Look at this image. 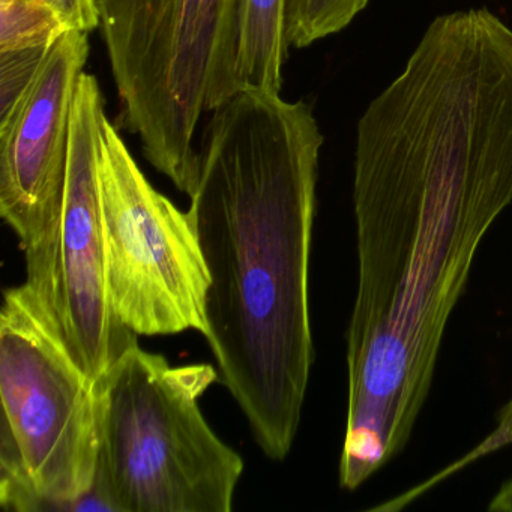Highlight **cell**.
Masks as SVG:
<instances>
[{"mask_svg":"<svg viewBox=\"0 0 512 512\" xmlns=\"http://www.w3.org/2000/svg\"><path fill=\"white\" fill-rule=\"evenodd\" d=\"M490 512H512V478L503 482L488 505Z\"/></svg>","mask_w":512,"mask_h":512,"instance_id":"4fadbf2b","label":"cell"},{"mask_svg":"<svg viewBox=\"0 0 512 512\" xmlns=\"http://www.w3.org/2000/svg\"><path fill=\"white\" fill-rule=\"evenodd\" d=\"M68 31L46 0H0V52L55 44Z\"/></svg>","mask_w":512,"mask_h":512,"instance_id":"9c48e42d","label":"cell"},{"mask_svg":"<svg viewBox=\"0 0 512 512\" xmlns=\"http://www.w3.org/2000/svg\"><path fill=\"white\" fill-rule=\"evenodd\" d=\"M191 194L211 286L206 340L266 457L292 451L314 362L310 254L323 134L313 109L239 92L215 110Z\"/></svg>","mask_w":512,"mask_h":512,"instance_id":"6da1fadb","label":"cell"},{"mask_svg":"<svg viewBox=\"0 0 512 512\" xmlns=\"http://www.w3.org/2000/svg\"><path fill=\"white\" fill-rule=\"evenodd\" d=\"M104 97L98 80L83 73L71 115L64 202L43 268L26 281L49 301L86 373L97 382L137 340L113 310L107 281L101 205L100 155Z\"/></svg>","mask_w":512,"mask_h":512,"instance_id":"8992f818","label":"cell"},{"mask_svg":"<svg viewBox=\"0 0 512 512\" xmlns=\"http://www.w3.org/2000/svg\"><path fill=\"white\" fill-rule=\"evenodd\" d=\"M289 47L287 0H238L233 65L236 94H280Z\"/></svg>","mask_w":512,"mask_h":512,"instance_id":"ba28073f","label":"cell"},{"mask_svg":"<svg viewBox=\"0 0 512 512\" xmlns=\"http://www.w3.org/2000/svg\"><path fill=\"white\" fill-rule=\"evenodd\" d=\"M370 0H287L290 46L305 49L350 25Z\"/></svg>","mask_w":512,"mask_h":512,"instance_id":"30bf717a","label":"cell"},{"mask_svg":"<svg viewBox=\"0 0 512 512\" xmlns=\"http://www.w3.org/2000/svg\"><path fill=\"white\" fill-rule=\"evenodd\" d=\"M70 31L91 32L100 28L95 0H46Z\"/></svg>","mask_w":512,"mask_h":512,"instance_id":"7c38bea8","label":"cell"},{"mask_svg":"<svg viewBox=\"0 0 512 512\" xmlns=\"http://www.w3.org/2000/svg\"><path fill=\"white\" fill-rule=\"evenodd\" d=\"M55 44L0 52V125L16 112Z\"/></svg>","mask_w":512,"mask_h":512,"instance_id":"8fae6325","label":"cell"},{"mask_svg":"<svg viewBox=\"0 0 512 512\" xmlns=\"http://www.w3.org/2000/svg\"><path fill=\"white\" fill-rule=\"evenodd\" d=\"M211 364L172 365L134 340L97 380L95 485L113 512H230L244 460L217 436L200 398Z\"/></svg>","mask_w":512,"mask_h":512,"instance_id":"7a4b0ae2","label":"cell"},{"mask_svg":"<svg viewBox=\"0 0 512 512\" xmlns=\"http://www.w3.org/2000/svg\"><path fill=\"white\" fill-rule=\"evenodd\" d=\"M101 205L110 299L136 335L208 332L211 286L196 221L137 166L106 119L100 155Z\"/></svg>","mask_w":512,"mask_h":512,"instance_id":"5b68a950","label":"cell"},{"mask_svg":"<svg viewBox=\"0 0 512 512\" xmlns=\"http://www.w3.org/2000/svg\"><path fill=\"white\" fill-rule=\"evenodd\" d=\"M0 503L16 512H89L100 458L97 382L49 301L28 281L0 311Z\"/></svg>","mask_w":512,"mask_h":512,"instance_id":"3957f363","label":"cell"},{"mask_svg":"<svg viewBox=\"0 0 512 512\" xmlns=\"http://www.w3.org/2000/svg\"><path fill=\"white\" fill-rule=\"evenodd\" d=\"M502 424L505 427L506 433L512 437V398L502 407Z\"/></svg>","mask_w":512,"mask_h":512,"instance_id":"5bb4252c","label":"cell"},{"mask_svg":"<svg viewBox=\"0 0 512 512\" xmlns=\"http://www.w3.org/2000/svg\"><path fill=\"white\" fill-rule=\"evenodd\" d=\"M88 56V32H65L14 115L0 125V214L25 253L26 275L43 268L58 226L74 97Z\"/></svg>","mask_w":512,"mask_h":512,"instance_id":"52a82bcc","label":"cell"},{"mask_svg":"<svg viewBox=\"0 0 512 512\" xmlns=\"http://www.w3.org/2000/svg\"><path fill=\"white\" fill-rule=\"evenodd\" d=\"M122 124L188 197L199 179L196 133L235 97L238 0H95Z\"/></svg>","mask_w":512,"mask_h":512,"instance_id":"277c9868","label":"cell"}]
</instances>
